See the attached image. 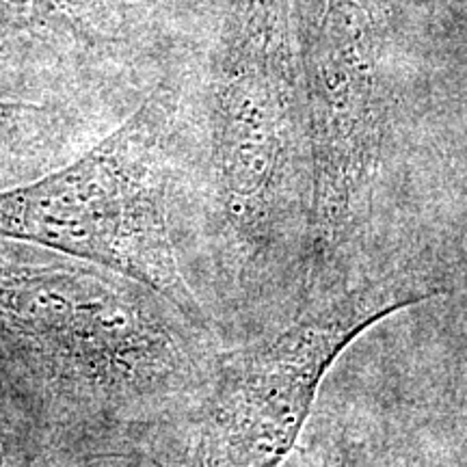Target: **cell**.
Returning <instances> with one entry per match:
<instances>
[{"instance_id": "277c9868", "label": "cell", "mask_w": 467, "mask_h": 467, "mask_svg": "<svg viewBox=\"0 0 467 467\" xmlns=\"http://www.w3.org/2000/svg\"><path fill=\"white\" fill-rule=\"evenodd\" d=\"M312 169L301 306L350 290L375 219L385 87L370 0H320L303 69Z\"/></svg>"}, {"instance_id": "8992f818", "label": "cell", "mask_w": 467, "mask_h": 467, "mask_svg": "<svg viewBox=\"0 0 467 467\" xmlns=\"http://www.w3.org/2000/svg\"><path fill=\"white\" fill-rule=\"evenodd\" d=\"M121 0H0V35L93 25Z\"/></svg>"}, {"instance_id": "7a4b0ae2", "label": "cell", "mask_w": 467, "mask_h": 467, "mask_svg": "<svg viewBox=\"0 0 467 467\" xmlns=\"http://www.w3.org/2000/svg\"><path fill=\"white\" fill-rule=\"evenodd\" d=\"M288 35L285 0H232L213 76V208L236 282L296 273L303 292L312 169Z\"/></svg>"}, {"instance_id": "ba28073f", "label": "cell", "mask_w": 467, "mask_h": 467, "mask_svg": "<svg viewBox=\"0 0 467 467\" xmlns=\"http://www.w3.org/2000/svg\"><path fill=\"white\" fill-rule=\"evenodd\" d=\"M301 467H361L358 461L350 459V454L342 452V448H337L334 452L331 448H320V451H312L306 454Z\"/></svg>"}, {"instance_id": "9c48e42d", "label": "cell", "mask_w": 467, "mask_h": 467, "mask_svg": "<svg viewBox=\"0 0 467 467\" xmlns=\"http://www.w3.org/2000/svg\"><path fill=\"white\" fill-rule=\"evenodd\" d=\"M0 467H7V465H5V452H3V443H0Z\"/></svg>"}, {"instance_id": "5b68a950", "label": "cell", "mask_w": 467, "mask_h": 467, "mask_svg": "<svg viewBox=\"0 0 467 467\" xmlns=\"http://www.w3.org/2000/svg\"><path fill=\"white\" fill-rule=\"evenodd\" d=\"M437 295L359 284L306 303L279 334L219 350L197 409V467H277L344 350L389 314Z\"/></svg>"}, {"instance_id": "6da1fadb", "label": "cell", "mask_w": 467, "mask_h": 467, "mask_svg": "<svg viewBox=\"0 0 467 467\" xmlns=\"http://www.w3.org/2000/svg\"><path fill=\"white\" fill-rule=\"evenodd\" d=\"M217 355L213 325L141 282L0 249V364L52 407L121 420L197 411Z\"/></svg>"}, {"instance_id": "52a82bcc", "label": "cell", "mask_w": 467, "mask_h": 467, "mask_svg": "<svg viewBox=\"0 0 467 467\" xmlns=\"http://www.w3.org/2000/svg\"><path fill=\"white\" fill-rule=\"evenodd\" d=\"M50 124V109L28 102H0V150L33 141Z\"/></svg>"}, {"instance_id": "3957f363", "label": "cell", "mask_w": 467, "mask_h": 467, "mask_svg": "<svg viewBox=\"0 0 467 467\" xmlns=\"http://www.w3.org/2000/svg\"><path fill=\"white\" fill-rule=\"evenodd\" d=\"M175 104L156 91L104 141L58 171L0 191V243L44 247L109 268L208 323L169 225Z\"/></svg>"}]
</instances>
